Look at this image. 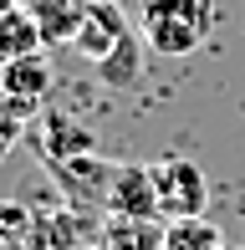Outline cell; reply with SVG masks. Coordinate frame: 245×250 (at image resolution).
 Returning a JSON list of instances; mask_svg holds the SVG:
<instances>
[{
  "mask_svg": "<svg viewBox=\"0 0 245 250\" xmlns=\"http://www.w3.org/2000/svg\"><path fill=\"white\" fill-rule=\"evenodd\" d=\"M122 36H133V26L122 21V10L113 5V0H87V21H82V31H77L72 46L82 56H92V62H102Z\"/></svg>",
  "mask_w": 245,
  "mask_h": 250,
  "instance_id": "obj_4",
  "label": "cell"
},
{
  "mask_svg": "<svg viewBox=\"0 0 245 250\" xmlns=\"http://www.w3.org/2000/svg\"><path fill=\"white\" fill-rule=\"evenodd\" d=\"M138 46H143V36H122L102 62H92V66H97V82H107V87H133V82H138V72H143Z\"/></svg>",
  "mask_w": 245,
  "mask_h": 250,
  "instance_id": "obj_9",
  "label": "cell"
},
{
  "mask_svg": "<svg viewBox=\"0 0 245 250\" xmlns=\"http://www.w3.org/2000/svg\"><path fill=\"white\" fill-rule=\"evenodd\" d=\"M20 138H26V128H20V123H16V118H10V112H5V107H0V158H5L10 148H16V143H20Z\"/></svg>",
  "mask_w": 245,
  "mask_h": 250,
  "instance_id": "obj_13",
  "label": "cell"
},
{
  "mask_svg": "<svg viewBox=\"0 0 245 250\" xmlns=\"http://www.w3.org/2000/svg\"><path fill=\"white\" fill-rule=\"evenodd\" d=\"M102 204L113 209V220H159L153 164H118V168H107Z\"/></svg>",
  "mask_w": 245,
  "mask_h": 250,
  "instance_id": "obj_3",
  "label": "cell"
},
{
  "mask_svg": "<svg viewBox=\"0 0 245 250\" xmlns=\"http://www.w3.org/2000/svg\"><path fill=\"white\" fill-rule=\"evenodd\" d=\"M163 250H225V240H220V230L204 225V214H199V220H169Z\"/></svg>",
  "mask_w": 245,
  "mask_h": 250,
  "instance_id": "obj_12",
  "label": "cell"
},
{
  "mask_svg": "<svg viewBox=\"0 0 245 250\" xmlns=\"http://www.w3.org/2000/svg\"><path fill=\"white\" fill-rule=\"evenodd\" d=\"M26 10L36 16L46 41H77V31L87 21V0H26Z\"/></svg>",
  "mask_w": 245,
  "mask_h": 250,
  "instance_id": "obj_8",
  "label": "cell"
},
{
  "mask_svg": "<svg viewBox=\"0 0 245 250\" xmlns=\"http://www.w3.org/2000/svg\"><path fill=\"white\" fill-rule=\"evenodd\" d=\"M87 214L57 209V214H36V250H97L102 235L87 230Z\"/></svg>",
  "mask_w": 245,
  "mask_h": 250,
  "instance_id": "obj_5",
  "label": "cell"
},
{
  "mask_svg": "<svg viewBox=\"0 0 245 250\" xmlns=\"http://www.w3.org/2000/svg\"><path fill=\"white\" fill-rule=\"evenodd\" d=\"M0 250H36V214L16 199H0Z\"/></svg>",
  "mask_w": 245,
  "mask_h": 250,
  "instance_id": "obj_11",
  "label": "cell"
},
{
  "mask_svg": "<svg viewBox=\"0 0 245 250\" xmlns=\"http://www.w3.org/2000/svg\"><path fill=\"white\" fill-rule=\"evenodd\" d=\"M41 26L26 5H5L0 10V62H20V56L41 51Z\"/></svg>",
  "mask_w": 245,
  "mask_h": 250,
  "instance_id": "obj_7",
  "label": "cell"
},
{
  "mask_svg": "<svg viewBox=\"0 0 245 250\" xmlns=\"http://www.w3.org/2000/svg\"><path fill=\"white\" fill-rule=\"evenodd\" d=\"M51 82H57V72H51V62L41 51L20 56V62H0V92H5V97L41 102V97L51 92Z\"/></svg>",
  "mask_w": 245,
  "mask_h": 250,
  "instance_id": "obj_6",
  "label": "cell"
},
{
  "mask_svg": "<svg viewBox=\"0 0 245 250\" xmlns=\"http://www.w3.org/2000/svg\"><path fill=\"white\" fill-rule=\"evenodd\" d=\"M97 250H163V230H153V220H118L102 230Z\"/></svg>",
  "mask_w": 245,
  "mask_h": 250,
  "instance_id": "obj_10",
  "label": "cell"
},
{
  "mask_svg": "<svg viewBox=\"0 0 245 250\" xmlns=\"http://www.w3.org/2000/svg\"><path fill=\"white\" fill-rule=\"evenodd\" d=\"M153 189H159V220H199L209 204V179L194 158H159Z\"/></svg>",
  "mask_w": 245,
  "mask_h": 250,
  "instance_id": "obj_2",
  "label": "cell"
},
{
  "mask_svg": "<svg viewBox=\"0 0 245 250\" xmlns=\"http://www.w3.org/2000/svg\"><path fill=\"white\" fill-rule=\"evenodd\" d=\"M215 5L209 0H143L138 36L153 56H189L204 46Z\"/></svg>",
  "mask_w": 245,
  "mask_h": 250,
  "instance_id": "obj_1",
  "label": "cell"
}]
</instances>
